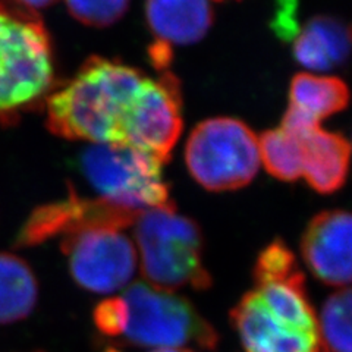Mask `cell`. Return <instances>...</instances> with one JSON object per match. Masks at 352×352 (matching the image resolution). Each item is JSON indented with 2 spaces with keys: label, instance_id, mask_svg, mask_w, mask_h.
I'll return each instance as SVG.
<instances>
[{
  "label": "cell",
  "instance_id": "6da1fadb",
  "mask_svg": "<svg viewBox=\"0 0 352 352\" xmlns=\"http://www.w3.org/2000/svg\"><path fill=\"white\" fill-rule=\"evenodd\" d=\"M254 282L230 313L245 352H329L304 273L283 241L260 252Z\"/></svg>",
  "mask_w": 352,
  "mask_h": 352
},
{
  "label": "cell",
  "instance_id": "7a4b0ae2",
  "mask_svg": "<svg viewBox=\"0 0 352 352\" xmlns=\"http://www.w3.org/2000/svg\"><path fill=\"white\" fill-rule=\"evenodd\" d=\"M147 75L119 60L88 58L72 80L47 96V128L72 141L122 147L124 131Z\"/></svg>",
  "mask_w": 352,
  "mask_h": 352
},
{
  "label": "cell",
  "instance_id": "3957f363",
  "mask_svg": "<svg viewBox=\"0 0 352 352\" xmlns=\"http://www.w3.org/2000/svg\"><path fill=\"white\" fill-rule=\"evenodd\" d=\"M53 84V47L43 19L16 0H0V120L14 122L46 102Z\"/></svg>",
  "mask_w": 352,
  "mask_h": 352
},
{
  "label": "cell",
  "instance_id": "277c9868",
  "mask_svg": "<svg viewBox=\"0 0 352 352\" xmlns=\"http://www.w3.org/2000/svg\"><path fill=\"white\" fill-rule=\"evenodd\" d=\"M134 226L147 283L168 291L210 288L201 229L195 220L179 214L173 201L141 212Z\"/></svg>",
  "mask_w": 352,
  "mask_h": 352
},
{
  "label": "cell",
  "instance_id": "5b68a950",
  "mask_svg": "<svg viewBox=\"0 0 352 352\" xmlns=\"http://www.w3.org/2000/svg\"><path fill=\"white\" fill-rule=\"evenodd\" d=\"M124 326L120 338L126 342L154 349L213 351L216 329L184 296L147 282L128 285L124 295Z\"/></svg>",
  "mask_w": 352,
  "mask_h": 352
},
{
  "label": "cell",
  "instance_id": "8992f818",
  "mask_svg": "<svg viewBox=\"0 0 352 352\" xmlns=\"http://www.w3.org/2000/svg\"><path fill=\"white\" fill-rule=\"evenodd\" d=\"M185 163L192 178L207 191L241 190L258 172V138L239 119H206L186 141Z\"/></svg>",
  "mask_w": 352,
  "mask_h": 352
},
{
  "label": "cell",
  "instance_id": "52a82bcc",
  "mask_svg": "<svg viewBox=\"0 0 352 352\" xmlns=\"http://www.w3.org/2000/svg\"><path fill=\"white\" fill-rule=\"evenodd\" d=\"M162 166L147 153L110 144H93L80 159L81 172L97 198L137 213L172 201Z\"/></svg>",
  "mask_w": 352,
  "mask_h": 352
},
{
  "label": "cell",
  "instance_id": "ba28073f",
  "mask_svg": "<svg viewBox=\"0 0 352 352\" xmlns=\"http://www.w3.org/2000/svg\"><path fill=\"white\" fill-rule=\"evenodd\" d=\"M62 251L74 280L96 294L126 288L137 267L134 242L120 229L91 228L65 235Z\"/></svg>",
  "mask_w": 352,
  "mask_h": 352
},
{
  "label": "cell",
  "instance_id": "9c48e42d",
  "mask_svg": "<svg viewBox=\"0 0 352 352\" xmlns=\"http://www.w3.org/2000/svg\"><path fill=\"white\" fill-rule=\"evenodd\" d=\"M182 126L178 78L170 71L160 72L156 80L147 76L125 125L122 147L147 153L164 164L172 156Z\"/></svg>",
  "mask_w": 352,
  "mask_h": 352
},
{
  "label": "cell",
  "instance_id": "30bf717a",
  "mask_svg": "<svg viewBox=\"0 0 352 352\" xmlns=\"http://www.w3.org/2000/svg\"><path fill=\"white\" fill-rule=\"evenodd\" d=\"M141 213L106 203L100 198H81L74 191L65 200L34 210L22 228L18 244L34 245L58 234L69 235L91 228H128Z\"/></svg>",
  "mask_w": 352,
  "mask_h": 352
},
{
  "label": "cell",
  "instance_id": "8fae6325",
  "mask_svg": "<svg viewBox=\"0 0 352 352\" xmlns=\"http://www.w3.org/2000/svg\"><path fill=\"white\" fill-rule=\"evenodd\" d=\"M301 254L314 276L330 286L352 283V213L326 210L308 222Z\"/></svg>",
  "mask_w": 352,
  "mask_h": 352
},
{
  "label": "cell",
  "instance_id": "7c38bea8",
  "mask_svg": "<svg viewBox=\"0 0 352 352\" xmlns=\"http://www.w3.org/2000/svg\"><path fill=\"white\" fill-rule=\"evenodd\" d=\"M349 100V88L338 76L296 74L289 85V106L280 128L294 135H304L320 126L323 119L345 110Z\"/></svg>",
  "mask_w": 352,
  "mask_h": 352
},
{
  "label": "cell",
  "instance_id": "4fadbf2b",
  "mask_svg": "<svg viewBox=\"0 0 352 352\" xmlns=\"http://www.w3.org/2000/svg\"><path fill=\"white\" fill-rule=\"evenodd\" d=\"M292 53L302 68L327 72L352 56V22L335 15H316L295 32Z\"/></svg>",
  "mask_w": 352,
  "mask_h": 352
},
{
  "label": "cell",
  "instance_id": "5bb4252c",
  "mask_svg": "<svg viewBox=\"0 0 352 352\" xmlns=\"http://www.w3.org/2000/svg\"><path fill=\"white\" fill-rule=\"evenodd\" d=\"M301 140L302 178L318 194H333L344 186L351 164L352 147L348 140L322 128Z\"/></svg>",
  "mask_w": 352,
  "mask_h": 352
},
{
  "label": "cell",
  "instance_id": "9a60e30c",
  "mask_svg": "<svg viewBox=\"0 0 352 352\" xmlns=\"http://www.w3.org/2000/svg\"><path fill=\"white\" fill-rule=\"evenodd\" d=\"M210 0H146V19L156 41L168 46L200 41L213 25Z\"/></svg>",
  "mask_w": 352,
  "mask_h": 352
},
{
  "label": "cell",
  "instance_id": "2e32d148",
  "mask_svg": "<svg viewBox=\"0 0 352 352\" xmlns=\"http://www.w3.org/2000/svg\"><path fill=\"white\" fill-rule=\"evenodd\" d=\"M37 298V279L28 264L14 254L0 252V323L28 317Z\"/></svg>",
  "mask_w": 352,
  "mask_h": 352
},
{
  "label": "cell",
  "instance_id": "e0dca14e",
  "mask_svg": "<svg viewBox=\"0 0 352 352\" xmlns=\"http://www.w3.org/2000/svg\"><path fill=\"white\" fill-rule=\"evenodd\" d=\"M260 164L285 182H294L302 178V150L301 140L282 128L264 131L258 138Z\"/></svg>",
  "mask_w": 352,
  "mask_h": 352
},
{
  "label": "cell",
  "instance_id": "ac0fdd59",
  "mask_svg": "<svg viewBox=\"0 0 352 352\" xmlns=\"http://www.w3.org/2000/svg\"><path fill=\"white\" fill-rule=\"evenodd\" d=\"M318 324L329 352H352V288L346 286L329 296Z\"/></svg>",
  "mask_w": 352,
  "mask_h": 352
},
{
  "label": "cell",
  "instance_id": "d6986e66",
  "mask_svg": "<svg viewBox=\"0 0 352 352\" xmlns=\"http://www.w3.org/2000/svg\"><path fill=\"white\" fill-rule=\"evenodd\" d=\"M65 3L81 24L104 28L116 24L126 14L131 0H65Z\"/></svg>",
  "mask_w": 352,
  "mask_h": 352
},
{
  "label": "cell",
  "instance_id": "ffe728a7",
  "mask_svg": "<svg viewBox=\"0 0 352 352\" xmlns=\"http://www.w3.org/2000/svg\"><path fill=\"white\" fill-rule=\"evenodd\" d=\"M94 323L106 336L119 338L124 326V302L120 296H112L98 304L94 310Z\"/></svg>",
  "mask_w": 352,
  "mask_h": 352
},
{
  "label": "cell",
  "instance_id": "44dd1931",
  "mask_svg": "<svg viewBox=\"0 0 352 352\" xmlns=\"http://www.w3.org/2000/svg\"><path fill=\"white\" fill-rule=\"evenodd\" d=\"M16 2H19L21 5H24L30 9H40V8H46V6H50L53 5L56 0H16Z\"/></svg>",
  "mask_w": 352,
  "mask_h": 352
},
{
  "label": "cell",
  "instance_id": "7402d4cb",
  "mask_svg": "<svg viewBox=\"0 0 352 352\" xmlns=\"http://www.w3.org/2000/svg\"><path fill=\"white\" fill-rule=\"evenodd\" d=\"M151 352H194L191 349H154Z\"/></svg>",
  "mask_w": 352,
  "mask_h": 352
},
{
  "label": "cell",
  "instance_id": "603a6c76",
  "mask_svg": "<svg viewBox=\"0 0 352 352\" xmlns=\"http://www.w3.org/2000/svg\"><path fill=\"white\" fill-rule=\"evenodd\" d=\"M216 2H223V0H216Z\"/></svg>",
  "mask_w": 352,
  "mask_h": 352
}]
</instances>
